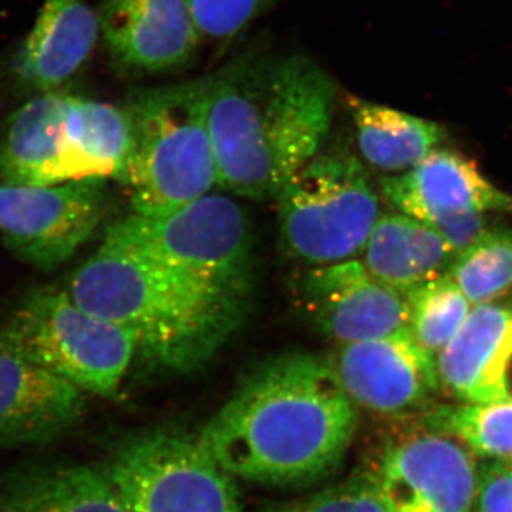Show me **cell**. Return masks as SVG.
<instances>
[{
	"label": "cell",
	"mask_w": 512,
	"mask_h": 512,
	"mask_svg": "<svg viewBox=\"0 0 512 512\" xmlns=\"http://www.w3.org/2000/svg\"><path fill=\"white\" fill-rule=\"evenodd\" d=\"M357 423L329 360L286 353L259 366L198 439L232 477L308 487L339 470Z\"/></svg>",
	"instance_id": "cell-1"
},
{
	"label": "cell",
	"mask_w": 512,
	"mask_h": 512,
	"mask_svg": "<svg viewBox=\"0 0 512 512\" xmlns=\"http://www.w3.org/2000/svg\"><path fill=\"white\" fill-rule=\"evenodd\" d=\"M207 80L218 185L252 200L276 198L322 150L336 83L299 55L242 57Z\"/></svg>",
	"instance_id": "cell-2"
},
{
	"label": "cell",
	"mask_w": 512,
	"mask_h": 512,
	"mask_svg": "<svg viewBox=\"0 0 512 512\" xmlns=\"http://www.w3.org/2000/svg\"><path fill=\"white\" fill-rule=\"evenodd\" d=\"M66 292L133 333L137 353L171 372L205 365L238 328L247 302L148 254L116 224L74 272Z\"/></svg>",
	"instance_id": "cell-3"
},
{
	"label": "cell",
	"mask_w": 512,
	"mask_h": 512,
	"mask_svg": "<svg viewBox=\"0 0 512 512\" xmlns=\"http://www.w3.org/2000/svg\"><path fill=\"white\" fill-rule=\"evenodd\" d=\"M124 109L131 147L120 181L136 214H167L220 184L208 124L207 77L138 90Z\"/></svg>",
	"instance_id": "cell-4"
},
{
	"label": "cell",
	"mask_w": 512,
	"mask_h": 512,
	"mask_svg": "<svg viewBox=\"0 0 512 512\" xmlns=\"http://www.w3.org/2000/svg\"><path fill=\"white\" fill-rule=\"evenodd\" d=\"M275 200L286 252L306 266L356 259L380 218L365 167L342 151L320 150Z\"/></svg>",
	"instance_id": "cell-5"
},
{
	"label": "cell",
	"mask_w": 512,
	"mask_h": 512,
	"mask_svg": "<svg viewBox=\"0 0 512 512\" xmlns=\"http://www.w3.org/2000/svg\"><path fill=\"white\" fill-rule=\"evenodd\" d=\"M0 343L83 392L110 399L137 355L133 333L57 289L28 296L0 329Z\"/></svg>",
	"instance_id": "cell-6"
},
{
	"label": "cell",
	"mask_w": 512,
	"mask_h": 512,
	"mask_svg": "<svg viewBox=\"0 0 512 512\" xmlns=\"http://www.w3.org/2000/svg\"><path fill=\"white\" fill-rule=\"evenodd\" d=\"M104 468L127 512H242L235 477L183 430L128 436Z\"/></svg>",
	"instance_id": "cell-7"
},
{
	"label": "cell",
	"mask_w": 512,
	"mask_h": 512,
	"mask_svg": "<svg viewBox=\"0 0 512 512\" xmlns=\"http://www.w3.org/2000/svg\"><path fill=\"white\" fill-rule=\"evenodd\" d=\"M138 247L204 284L247 299L252 239L234 198L210 194L164 215H128L114 222Z\"/></svg>",
	"instance_id": "cell-8"
},
{
	"label": "cell",
	"mask_w": 512,
	"mask_h": 512,
	"mask_svg": "<svg viewBox=\"0 0 512 512\" xmlns=\"http://www.w3.org/2000/svg\"><path fill=\"white\" fill-rule=\"evenodd\" d=\"M370 470L392 512H476V454L420 417L399 420Z\"/></svg>",
	"instance_id": "cell-9"
},
{
	"label": "cell",
	"mask_w": 512,
	"mask_h": 512,
	"mask_svg": "<svg viewBox=\"0 0 512 512\" xmlns=\"http://www.w3.org/2000/svg\"><path fill=\"white\" fill-rule=\"evenodd\" d=\"M104 181L0 183V235L29 264L53 269L72 258L100 224Z\"/></svg>",
	"instance_id": "cell-10"
},
{
	"label": "cell",
	"mask_w": 512,
	"mask_h": 512,
	"mask_svg": "<svg viewBox=\"0 0 512 512\" xmlns=\"http://www.w3.org/2000/svg\"><path fill=\"white\" fill-rule=\"evenodd\" d=\"M329 362L357 409L399 421L436 406V356L419 345L410 329L339 346Z\"/></svg>",
	"instance_id": "cell-11"
},
{
	"label": "cell",
	"mask_w": 512,
	"mask_h": 512,
	"mask_svg": "<svg viewBox=\"0 0 512 512\" xmlns=\"http://www.w3.org/2000/svg\"><path fill=\"white\" fill-rule=\"evenodd\" d=\"M299 308L339 346L410 329V303L359 259L308 266L296 286Z\"/></svg>",
	"instance_id": "cell-12"
},
{
	"label": "cell",
	"mask_w": 512,
	"mask_h": 512,
	"mask_svg": "<svg viewBox=\"0 0 512 512\" xmlns=\"http://www.w3.org/2000/svg\"><path fill=\"white\" fill-rule=\"evenodd\" d=\"M97 16L111 59L126 73L183 67L202 39L188 0H104Z\"/></svg>",
	"instance_id": "cell-13"
},
{
	"label": "cell",
	"mask_w": 512,
	"mask_h": 512,
	"mask_svg": "<svg viewBox=\"0 0 512 512\" xmlns=\"http://www.w3.org/2000/svg\"><path fill=\"white\" fill-rule=\"evenodd\" d=\"M83 390L0 343V448L46 444L84 413Z\"/></svg>",
	"instance_id": "cell-14"
},
{
	"label": "cell",
	"mask_w": 512,
	"mask_h": 512,
	"mask_svg": "<svg viewBox=\"0 0 512 512\" xmlns=\"http://www.w3.org/2000/svg\"><path fill=\"white\" fill-rule=\"evenodd\" d=\"M380 187L397 211L430 227L467 214H512L510 195L494 187L473 161L441 148L410 170L382 178Z\"/></svg>",
	"instance_id": "cell-15"
},
{
	"label": "cell",
	"mask_w": 512,
	"mask_h": 512,
	"mask_svg": "<svg viewBox=\"0 0 512 512\" xmlns=\"http://www.w3.org/2000/svg\"><path fill=\"white\" fill-rule=\"evenodd\" d=\"M511 362L512 305H478L437 357L440 390L470 404L510 399Z\"/></svg>",
	"instance_id": "cell-16"
},
{
	"label": "cell",
	"mask_w": 512,
	"mask_h": 512,
	"mask_svg": "<svg viewBox=\"0 0 512 512\" xmlns=\"http://www.w3.org/2000/svg\"><path fill=\"white\" fill-rule=\"evenodd\" d=\"M99 35V16L84 0H46L16 64L20 82L55 92L86 63Z\"/></svg>",
	"instance_id": "cell-17"
},
{
	"label": "cell",
	"mask_w": 512,
	"mask_h": 512,
	"mask_svg": "<svg viewBox=\"0 0 512 512\" xmlns=\"http://www.w3.org/2000/svg\"><path fill=\"white\" fill-rule=\"evenodd\" d=\"M130 147V119L124 106L70 97L59 141L62 183L107 178L120 181Z\"/></svg>",
	"instance_id": "cell-18"
},
{
	"label": "cell",
	"mask_w": 512,
	"mask_h": 512,
	"mask_svg": "<svg viewBox=\"0 0 512 512\" xmlns=\"http://www.w3.org/2000/svg\"><path fill=\"white\" fill-rule=\"evenodd\" d=\"M0 512H127L106 468L43 464L0 483Z\"/></svg>",
	"instance_id": "cell-19"
},
{
	"label": "cell",
	"mask_w": 512,
	"mask_h": 512,
	"mask_svg": "<svg viewBox=\"0 0 512 512\" xmlns=\"http://www.w3.org/2000/svg\"><path fill=\"white\" fill-rule=\"evenodd\" d=\"M362 254L370 274L404 295L447 274L456 258L436 229L402 212L377 220Z\"/></svg>",
	"instance_id": "cell-20"
},
{
	"label": "cell",
	"mask_w": 512,
	"mask_h": 512,
	"mask_svg": "<svg viewBox=\"0 0 512 512\" xmlns=\"http://www.w3.org/2000/svg\"><path fill=\"white\" fill-rule=\"evenodd\" d=\"M70 97L72 96L57 90L40 93L13 114L0 147L2 183H62L59 171V141Z\"/></svg>",
	"instance_id": "cell-21"
},
{
	"label": "cell",
	"mask_w": 512,
	"mask_h": 512,
	"mask_svg": "<svg viewBox=\"0 0 512 512\" xmlns=\"http://www.w3.org/2000/svg\"><path fill=\"white\" fill-rule=\"evenodd\" d=\"M348 106L360 153L377 170L404 173L443 141V127L433 121L353 96Z\"/></svg>",
	"instance_id": "cell-22"
},
{
	"label": "cell",
	"mask_w": 512,
	"mask_h": 512,
	"mask_svg": "<svg viewBox=\"0 0 512 512\" xmlns=\"http://www.w3.org/2000/svg\"><path fill=\"white\" fill-rule=\"evenodd\" d=\"M421 420L456 436L485 460H512V399L493 403L436 404Z\"/></svg>",
	"instance_id": "cell-23"
},
{
	"label": "cell",
	"mask_w": 512,
	"mask_h": 512,
	"mask_svg": "<svg viewBox=\"0 0 512 512\" xmlns=\"http://www.w3.org/2000/svg\"><path fill=\"white\" fill-rule=\"evenodd\" d=\"M447 274L471 306L500 298L512 288V229H488L456 255Z\"/></svg>",
	"instance_id": "cell-24"
},
{
	"label": "cell",
	"mask_w": 512,
	"mask_h": 512,
	"mask_svg": "<svg viewBox=\"0 0 512 512\" xmlns=\"http://www.w3.org/2000/svg\"><path fill=\"white\" fill-rule=\"evenodd\" d=\"M410 303V332L433 356L439 355L471 311V303L444 274L407 293Z\"/></svg>",
	"instance_id": "cell-25"
},
{
	"label": "cell",
	"mask_w": 512,
	"mask_h": 512,
	"mask_svg": "<svg viewBox=\"0 0 512 512\" xmlns=\"http://www.w3.org/2000/svg\"><path fill=\"white\" fill-rule=\"evenodd\" d=\"M258 512H392L370 468L318 493L269 504Z\"/></svg>",
	"instance_id": "cell-26"
},
{
	"label": "cell",
	"mask_w": 512,
	"mask_h": 512,
	"mask_svg": "<svg viewBox=\"0 0 512 512\" xmlns=\"http://www.w3.org/2000/svg\"><path fill=\"white\" fill-rule=\"evenodd\" d=\"M202 39L228 40L237 36L275 0H188Z\"/></svg>",
	"instance_id": "cell-27"
},
{
	"label": "cell",
	"mask_w": 512,
	"mask_h": 512,
	"mask_svg": "<svg viewBox=\"0 0 512 512\" xmlns=\"http://www.w3.org/2000/svg\"><path fill=\"white\" fill-rule=\"evenodd\" d=\"M476 512H512V460H490L480 467Z\"/></svg>",
	"instance_id": "cell-28"
},
{
	"label": "cell",
	"mask_w": 512,
	"mask_h": 512,
	"mask_svg": "<svg viewBox=\"0 0 512 512\" xmlns=\"http://www.w3.org/2000/svg\"><path fill=\"white\" fill-rule=\"evenodd\" d=\"M431 228L439 232L456 255L473 245L490 229L485 214L461 215V217L440 222Z\"/></svg>",
	"instance_id": "cell-29"
}]
</instances>
